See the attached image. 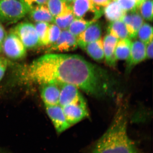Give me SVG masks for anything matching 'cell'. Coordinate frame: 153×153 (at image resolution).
<instances>
[{"label":"cell","instance_id":"obj_1","mask_svg":"<svg viewBox=\"0 0 153 153\" xmlns=\"http://www.w3.org/2000/svg\"><path fill=\"white\" fill-rule=\"evenodd\" d=\"M25 75L40 85L71 84L96 98L110 95L114 91L113 80L108 72L79 55L46 54L29 65Z\"/></svg>","mask_w":153,"mask_h":153},{"label":"cell","instance_id":"obj_2","mask_svg":"<svg viewBox=\"0 0 153 153\" xmlns=\"http://www.w3.org/2000/svg\"><path fill=\"white\" fill-rule=\"evenodd\" d=\"M92 153H137L127 132L126 108L120 107L109 127L96 143Z\"/></svg>","mask_w":153,"mask_h":153},{"label":"cell","instance_id":"obj_3","mask_svg":"<svg viewBox=\"0 0 153 153\" xmlns=\"http://www.w3.org/2000/svg\"><path fill=\"white\" fill-rule=\"evenodd\" d=\"M30 10L22 0H1L0 22L6 25L15 24L26 16Z\"/></svg>","mask_w":153,"mask_h":153},{"label":"cell","instance_id":"obj_4","mask_svg":"<svg viewBox=\"0 0 153 153\" xmlns=\"http://www.w3.org/2000/svg\"><path fill=\"white\" fill-rule=\"evenodd\" d=\"M70 6L75 19L96 22L103 13V10L96 7L90 0H74Z\"/></svg>","mask_w":153,"mask_h":153},{"label":"cell","instance_id":"obj_5","mask_svg":"<svg viewBox=\"0 0 153 153\" xmlns=\"http://www.w3.org/2000/svg\"><path fill=\"white\" fill-rule=\"evenodd\" d=\"M11 31L20 39L26 49H32L39 45V39L35 25L29 22L19 23Z\"/></svg>","mask_w":153,"mask_h":153},{"label":"cell","instance_id":"obj_6","mask_svg":"<svg viewBox=\"0 0 153 153\" xmlns=\"http://www.w3.org/2000/svg\"><path fill=\"white\" fill-rule=\"evenodd\" d=\"M2 50L7 57L17 60L25 57L27 50L22 41L12 31L7 34L2 45Z\"/></svg>","mask_w":153,"mask_h":153},{"label":"cell","instance_id":"obj_7","mask_svg":"<svg viewBox=\"0 0 153 153\" xmlns=\"http://www.w3.org/2000/svg\"><path fill=\"white\" fill-rule=\"evenodd\" d=\"M60 87L59 105L61 107L85 102L79 89L76 86L71 84H63Z\"/></svg>","mask_w":153,"mask_h":153},{"label":"cell","instance_id":"obj_8","mask_svg":"<svg viewBox=\"0 0 153 153\" xmlns=\"http://www.w3.org/2000/svg\"><path fill=\"white\" fill-rule=\"evenodd\" d=\"M46 111L54 125L57 133L65 131L71 126L66 120L63 108L59 104L45 105Z\"/></svg>","mask_w":153,"mask_h":153},{"label":"cell","instance_id":"obj_9","mask_svg":"<svg viewBox=\"0 0 153 153\" xmlns=\"http://www.w3.org/2000/svg\"><path fill=\"white\" fill-rule=\"evenodd\" d=\"M76 38L68 30L61 31L59 38L54 44L49 47V52H64L77 49Z\"/></svg>","mask_w":153,"mask_h":153},{"label":"cell","instance_id":"obj_10","mask_svg":"<svg viewBox=\"0 0 153 153\" xmlns=\"http://www.w3.org/2000/svg\"><path fill=\"white\" fill-rule=\"evenodd\" d=\"M66 120L71 126L78 123L88 116L86 102L62 107Z\"/></svg>","mask_w":153,"mask_h":153},{"label":"cell","instance_id":"obj_11","mask_svg":"<svg viewBox=\"0 0 153 153\" xmlns=\"http://www.w3.org/2000/svg\"><path fill=\"white\" fill-rule=\"evenodd\" d=\"M146 59V44L140 40L131 42L130 52L126 60L127 71L129 72L134 66Z\"/></svg>","mask_w":153,"mask_h":153},{"label":"cell","instance_id":"obj_12","mask_svg":"<svg viewBox=\"0 0 153 153\" xmlns=\"http://www.w3.org/2000/svg\"><path fill=\"white\" fill-rule=\"evenodd\" d=\"M102 27L100 22H93L76 37L77 45L82 49L86 44L101 39Z\"/></svg>","mask_w":153,"mask_h":153},{"label":"cell","instance_id":"obj_13","mask_svg":"<svg viewBox=\"0 0 153 153\" xmlns=\"http://www.w3.org/2000/svg\"><path fill=\"white\" fill-rule=\"evenodd\" d=\"M121 20L126 25L129 38H137L139 30L144 23L143 19L137 10L126 13Z\"/></svg>","mask_w":153,"mask_h":153},{"label":"cell","instance_id":"obj_14","mask_svg":"<svg viewBox=\"0 0 153 153\" xmlns=\"http://www.w3.org/2000/svg\"><path fill=\"white\" fill-rule=\"evenodd\" d=\"M41 85V98L45 105L59 104L60 85L54 83H45Z\"/></svg>","mask_w":153,"mask_h":153},{"label":"cell","instance_id":"obj_15","mask_svg":"<svg viewBox=\"0 0 153 153\" xmlns=\"http://www.w3.org/2000/svg\"><path fill=\"white\" fill-rule=\"evenodd\" d=\"M119 39L111 33H108L103 40L104 59L107 64L111 67H114L117 60L114 56V50Z\"/></svg>","mask_w":153,"mask_h":153},{"label":"cell","instance_id":"obj_16","mask_svg":"<svg viewBox=\"0 0 153 153\" xmlns=\"http://www.w3.org/2000/svg\"><path fill=\"white\" fill-rule=\"evenodd\" d=\"M29 17L35 22H45L53 23L54 17L52 16L46 4L37 6L30 9Z\"/></svg>","mask_w":153,"mask_h":153},{"label":"cell","instance_id":"obj_17","mask_svg":"<svg viewBox=\"0 0 153 153\" xmlns=\"http://www.w3.org/2000/svg\"><path fill=\"white\" fill-rule=\"evenodd\" d=\"M82 49L96 61H100L104 59L103 40L101 38L86 44Z\"/></svg>","mask_w":153,"mask_h":153},{"label":"cell","instance_id":"obj_18","mask_svg":"<svg viewBox=\"0 0 153 153\" xmlns=\"http://www.w3.org/2000/svg\"><path fill=\"white\" fill-rule=\"evenodd\" d=\"M103 13L106 20L111 22L122 20L126 13L121 8L117 0H112L104 8Z\"/></svg>","mask_w":153,"mask_h":153},{"label":"cell","instance_id":"obj_19","mask_svg":"<svg viewBox=\"0 0 153 153\" xmlns=\"http://www.w3.org/2000/svg\"><path fill=\"white\" fill-rule=\"evenodd\" d=\"M131 42V39L129 38L119 40L115 48L116 60H127L130 52Z\"/></svg>","mask_w":153,"mask_h":153},{"label":"cell","instance_id":"obj_20","mask_svg":"<svg viewBox=\"0 0 153 153\" xmlns=\"http://www.w3.org/2000/svg\"><path fill=\"white\" fill-rule=\"evenodd\" d=\"M46 4L54 18L65 13L71 8L63 0H48Z\"/></svg>","mask_w":153,"mask_h":153},{"label":"cell","instance_id":"obj_21","mask_svg":"<svg viewBox=\"0 0 153 153\" xmlns=\"http://www.w3.org/2000/svg\"><path fill=\"white\" fill-rule=\"evenodd\" d=\"M107 31L108 33L116 36L119 40L129 38L126 25L121 20L111 22L108 27Z\"/></svg>","mask_w":153,"mask_h":153},{"label":"cell","instance_id":"obj_22","mask_svg":"<svg viewBox=\"0 0 153 153\" xmlns=\"http://www.w3.org/2000/svg\"><path fill=\"white\" fill-rule=\"evenodd\" d=\"M49 23L45 22H36L35 27L39 39V45L48 46Z\"/></svg>","mask_w":153,"mask_h":153},{"label":"cell","instance_id":"obj_23","mask_svg":"<svg viewBox=\"0 0 153 153\" xmlns=\"http://www.w3.org/2000/svg\"><path fill=\"white\" fill-rule=\"evenodd\" d=\"M75 19L71 7L65 13L54 18L53 23L61 30H67Z\"/></svg>","mask_w":153,"mask_h":153},{"label":"cell","instance_id":"obj_24","mask_svg":"<svg viewBox=\"0 0 153 153\" xmlns=\"http://www.w3.org/2000/svg\"><path fill=\"white\" fill-rule=\"evenodd\" d=\"M94 22H90L82 19H75L69 26L67 30L76 38L89 25Z\"/></svg>","mask_w":153,"mask_h":153},{"label":"cell","instance_id":"obj_25","mask_svg":"<svg viewBox=\"0 0 153 153\" xmlns=\"http://www.w3.org/2000/svg\"><path fill=\"white\" fill-rule=\"evenodd\" d=\"M137 10L143 19L152 22L153 20L152 0H144L138 7Z\"/></svg>","mask_w":153,"mask_h":153},{"label":"cell","instance_id":"obj_26","mask_svg":"<svg viewBox=\"0 0 153 153\" xmlns=\"http://www.w3.org/2000/svg\"><path fill=\"white\" fill-rule=\"evenodd\" d=\"M145 44L153 40V28L148 23H144L140 28L137 37Z\"/></svg>","mask_w":153,"mask_h":153},{"label":"cell","instance_id":"obj_27","mask_svg":"<svg viewBox=\"0 0 153 153\" xmlns=\"http://www.w3.org/2000/svg\"><path fill=\"white\" fill-rule=\"evenodd\" d=\"M61 30L58 26L52 23L49 25V45L48 47L54 44L60 37Z\"/></svg>","mask_w":153,"mask_h":153},{"label":"cell","instance_id":"obj_28","mask_svg":"<svg viewBox=\"0 0 153 153\" xmlns=\"http://www.w3.org/2000/svg\"><path fill=\"white\" fill-rule=\"evenodd\" d=\"M121 8L126 13L134 12L137 10V5L136 0H117Z\"/></svg>","mask_w":153,"mask_h":153},{"label":"cell","instance_id":"obj_29","mask_svg":"<svg viewBox=\"0 0 153 153\" xmlns=\"http://www.w3.org/2000/svg\"><path fill=\"white\" fill-rule=\"evenodd\" d=\"M92 4L97 8L104 10L112 0H90Z\"/></svg>","mask_w":153,"mask_h":153},{"label":"cell","instance_id":"obj_30","mask_svg":"<svg viewBox=\"0 0 153 153\" xmlns=\"http://www.w3.org/2000/svg\"><path fill=\"white\" fill-rule=\"evenodd\" d=\"M30 8L36 6L45 4L48 0H22Z\"/></svg>","mask_w":153,"mask_h":153},{"label":"cell","instance_id":"obj_31","mask_svg":"<svg viewBox=\"0 0 153 153\" xmlns=\"http://www.w3.org/2000/svg\"><path fill=\"white\" fill-rule=\"evenodd\" d=\"M146 56L147 59H152L153 57V40L146 45Z\"/></svg>","mask_w":153,"mask_h":153},{"label":"cell","instance_id":"obj_32","mask_svg":"<svg viewBox=\"0 0 153 153\" xmlns=\"http://www.w3.org/2000/svg\"><path fill=\"white\" fill-rule=\"evenodd\" d=\"M7 67V62L5 60L0 58V81L4 75Z\"/></svg>","mask_w":153,"mask_h":153},{"label":"cell","instance_id":"obj_33","mask_svg":"<svg viewBox=\"0 0 153 153\" xmlns=\"http://www.w3.org/2000/svg\"><path fill=\"white\" fill-rule=\"evenodd\" d=\"M7 34L6 30L0 23V52L2 50V45Z\"/></svg>","mask_w":153,"mask_h":153},{"label":"cell","instance_id":"obj_34","mask_svg":"<svg viewBox=\"0 0 153 153\" xmlns=\"http://www.w3.org/2000/svg\"><path fill=\"white\" fill-rule=\"evenodd\" d=\"M63 1H64L66 2L68 4L70 5L71 3L73 2V1H74V0H63Z\"/></svg>","mask_w":153,"mask_h":153},{"label":"cell","instance_id":"obj_35","mask_svg":"<svg viewBox=\"0 0 153 153\" xmlns=\"http://www.w3.org/2000/svg\"><path fill=\"white\" fill-rule=\"evenodd\" d=\"M144 0H136V1L137 5V7H138L139 6V5L140 4H141L143 1Z\"/></svg>","mask_w":153,"mask_h":153},{"label":"cell","instance_id":"obj_36","mask_svg":"<svg viewBox=\"0 0 153 153\" xmlns=\"http://www.w3.org/2000/svg\"><path fill=\"white\" fill-rule=\"evenodd\" d=\"M0 1H1V0H0Z\"/></svg>","mask_w":153,"mask_h":153}]
</instances>
